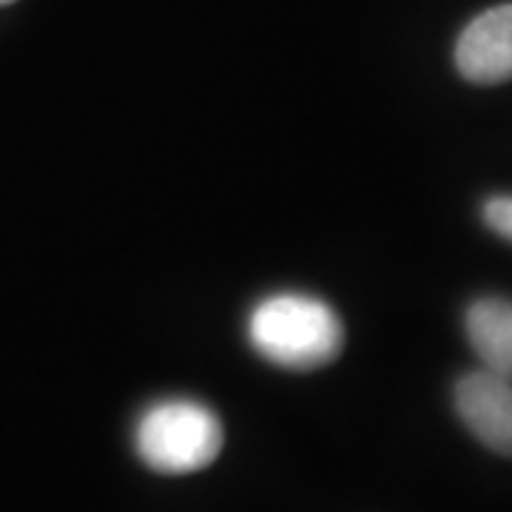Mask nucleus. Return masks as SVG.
Wrapping results in <instances>:
<instances>
[{
  "label": "nucleus",
  "instance_id": "1",
  "mask_svg": "<svg viewBox=\"0 0 512 512\" xmlns=\"http://www.w3.org/2000/svg\"><path fill=\"white\" fill-rule=\"evenodd\" d=\"M245 333L251 348L282 370H316L345 348V325L325 299L302 291H276L256 302Z\"/></svg>",
  "mask_w": 512,
  "mask_h": 512
},
{
  "label": "nucleus",
  "instance_id": "2",
  "mask_svg": "<svg viewBox=\"0 0 512 512\" xmlns=\"http://www.w3.org/2000/svg\"><path fill=\"white\" fill-rule=\"evenodd\" d=\"M220 416L197 399H163L148 404L134 424V450L140 461L163 476H185L220 456Z\"/></svg>",
  "mask_w": 512,
  "mask_h": 512
},
{
  "label": "nucleus",
  "instance_id": "3",
  "mask_svg": "<svg viewBox=\"0 0 512 512\" xmlns=\"http://www.w3.org/2000/svg\"><path fill=\"white\" fill-rule=\"evenodd\" d=\"M458 419L484 447L512 458V379L493 370H473L456 382Z\"/></svg>",
  "mask_w": 512,
  "mask_h": 512
},
{
  "label": "nucleus",
  "instance_id": "4",
  "mask_svg": "<svg viewBox=\"0 0 512 512\" xmlns=\"http://www.w3.org/2000/svg\"><path fill=\"white\" fill-rule=\"evenodd\" d=\"M456 69L476 86L512 80V3H501L470 20L456 40Z\"/></svg>",
  "mask_w": 512,
  "mask_h": 512
},
{
  "label": "nucleus",
  "instance_id": "5",
  "mask_svg": "<svg viewBox=\"0 0 512 512\" xmlns=\"http://www.w3.org/2000/svg\"><path fill=\"white\" fill-rule=\"evenodd\" d=\"M464 333L484 370L512 379V299H476L464 313Z\"/></svg>",
  "mask_w": 512,
  "mask_h": 512
},
{
  "label": "nucleus",
  "instance_id": "6",
  "mask_svg": "<svg viewBox=\"0 0 512 512\" xmlns=\"http://www.w3.org/2000/svg\"><path fill=\"white\" fill-rule=\"evenodd\" d=\"M481 217H484L487 228L493 234L512 242V194L490 197V200L484 202V208H481Z\"/></svg>",
  "mask_w": 512,
  "mask_h": 512
},
{
  "label": "nucleus",
  "instance_id": "7",
  "mask_svg": "<svg viewBox=\"0 0 512 512\" xmlns=\"http://www.w3.org/2000/svg\"><path fill=\"white\" fill-rule=\"evenodd\" d=\"M9 3H15V0H0V6H9Z\"/></svg>",
  "mask_w": 512,
  "mask_h": 512
}]
</instances>
